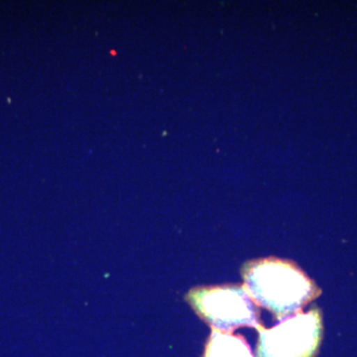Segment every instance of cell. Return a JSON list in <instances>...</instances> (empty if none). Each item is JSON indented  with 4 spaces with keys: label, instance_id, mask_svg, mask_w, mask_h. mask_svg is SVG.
<instances>
[{
    "label": "cell",
    "instance_id": "cell-1",
    "mask_svg": "<svg viewBox=\"0 0 357 357\" xmlns=\"http://www.w3.org/2000/svg\"><path fill=\"white\" fill-rule=\"evenodd\" d=\"M241 275L249 297L279 321L302 311L321 289L296 263L268 257L246 262Z\"/></svg>",
    "mask_w": 357,
    "mask_h": 357
},
{
    "label": "cell",
    "instance_id": "cell-2",
    "mask_svg": "<svg viewBox=\"0 0 357 357\" xmlns=\"http://www.w3.org/2000/svg\"><path fill=\"white\" fill-rule=\"evenodd\" d=\"M185 298L211 328L232 333L241 326L257 328L261 325L258 306L243 286L197 287L189 291Z\"/></svg>",
    "mask_w": 357,
    "mask_h": 357
},
{
    "label": "cell",
    "instance_id": "cell-3",
    "mask_svg": "<svg viewBox=\"0 0 357 357\" xmlns=\"http://www.w3.org/2000/svg\"><path fill=\"white\" fill-rule=\"evenodd\" d=\"M257 357H314L323 337L321 310L296 312L271 328L258 326Z\"/></svg>",
    "mask_w": 357,
    "mask_h": 357
},
{
    "label": "cell",
    "instance_id": "cell-4",
    "mask_svg": "<svg viewBox=\"0 0 357 357\" xmlns=\"http://www.w3.org/2000/svg\"><path fill=\"white\" fill-rule=\"evenodd\" d=\"M203 357H255L245 338L211 328Z\"/></svg>",
    "mask_w": 357,
    "mask_h": 357
}]
</instances>
